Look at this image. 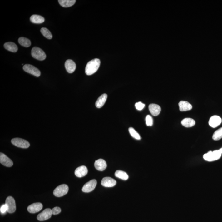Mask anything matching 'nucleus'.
<instances>
[{
	"mask_svg": "<svg viewBox=\"0 0 222 222\" xmlns=\"http://www.w3.org/2000/svg\"><path fill=\"white\" fill-rule=\"evenodd\" d=\"M101 64V61L98 58H95L90 61L87 64L85 68V73L91 75L95 73L98 69Z\"/></svg>",
	"mask_w": 222,
	"mask_h": 222,
	"instance_id": "f257e3e1",
	"label": "nucleus"
},
{
	"mask_svg": "<svg viewBox=\"0 0 222 222\" xmlns=\"http://www.w3.org/2000/svg\"><path fill=\"white\" fill-rule=\"evenodd\" d=\"M221 155L222 153L219 149L213 151H209L204 155L203 158L207 161L212 162L220 159Z\"/></svg>",
	"mask_w": 222,
	"mask_h": 222,
	"instance_id": "f03ea898",
	"label": "nucleus"
},
{
	"mask_svg": "<svg viewBox=\"0 0 222 222\" xmlns=\"http://www.w3.org/2000/svg\"><path fill=\"white\" fill-rule=\"evenodd\" d=\"M32 55L33 58L39 61H43L46 58L45 52L37 47H34L32 49Z\"/></svg>",
	"mask_w": 222,
	"mask_h": 222,
	"instance_id": "7ed1b4c3",
	"label": "nucleus"
},
{
	"mask_svg": "<svg viewBox=\"0 0 222 222\" xmlns=\"http://www.w3.org/2000/svg\"><path fill=\"white\" fill-rule=\"evenodd\" d=\"M69 190L68 186L66 184H62L57 187L54 191L53 193L56 197H61L65 195Z\"/></svg>",
	"mask_w": 222,
	"mask_h": 222,
	"instance_id": "20e7f679",
	"label": "nucleus"
},
{
	"mask_svg": "<svg viewBox=\"0 0 222 222\" xmlns=\"http://www.w3.org/2000/svg\"><path fill=\"white\" fill-rule=\"evenodd\" d=\"M11 143L17 147L27 149L29 147L30 144L27 140L19 138H15L11 140Z\"/></svg>",
	"mask_w": 222,
	"mask_h": 222,
	"instance_id": "39448f33",
	"label": "nucleus"
},
{
	"mask_svg": "<svg viewBox=\"0 0 222 222\" xmlns=\"http://www.w3.org/2000/svg\"><path fill=\"white\" fill-rule=\"evenodd\" d=\"M23 69L25 72L32 74L36 77H39L41 75V71L38 69L30 64H26L23 66Z\"/></svg>",
	"mask_w": 222,
	"mask_h": 222,
	"instance_id": "423d86ee",
	"label": "nucleus"
},
{
	"mask_svg": "<svg viewBox=\"0 0 222 222\" xmlns=\"http://www.w3.org/2000/svg\"><path fill=\"white\" fill-rule=\"evenodd\" d=\"M5 204L7 205L8 207L7 212L9 213H13L16 211V204L13 197L12 196L7 197Z\"/></svg>",
	"mask_w": 222,
	"mask_h": 222,
	"instance_id": "0eeeda50",
	"label": "nucleus"
},
{
	"mask_svg": "<svg viewBox=\"0 0 222 222\" xmlns=\"http://www.w3.org/2000/svg\"><path fill=\"white\" fill-rule=\"evenodd\" d=\"M97 185V181L96 180H92L88 182L83 186L82 190L84 193H89L92 191L96 188Z\"/></svg>",
	"mask_w": 222,
	"mask_h": 222,
	"instance_id": "6e6552de",
	"label": "nucleus"
},
{
	"mask_svg": "<svg viewBox=\"0 0 222 222\" xmlns=\"http://www.w3.org/2000/svg\"><path fill=\"white\" fill-rule=\"evenodd\" d=\"M52 214V210L50 209H46L37 215V219L39 221H44L50 219Z\"/></svg>",
	"mask_w": 222,
	"mask_h": 222,
	"instance_id": "1a4fd4ad",
	"label": "nucleus"
},
{
	"mask_svg": "<svg viewBox=\"0 0 222 222\" xmlns=\"http://www.w3.org/2000/svg\"><path fill=\"white\" fill-rule=\"evenodd\" d=\"M0 163L1 164L7 167H11L13 165V162L8 157L3 154H0Z\"/></svg>",
	"mask_w": 222,
	"mask_h": 222,
	"instance_id": "9d476101",
	"label": "nucleus"
},
{
	"mask_svg": "<svg viewBox=\"0 0 222 222\" xmlns=\"http://www.w3.org/2000/svg\"><path fill=\"white\" fill-rule=\"evenodd\" d=\"M222 123V119L219 116L214 115L210 118L209 124L212 128H215Z\"/></svg>",
	"mask_w": 222,
	"mask_h": 222,
	"instance_id": "9b49d317",
	"label": "nucleus"
},
{
	"mask_svg": "<svg viewBox=\"0 0 222 222\" xmlns=\"http://www.w3.org/2000/svg\"><path fill=\"white\" fill-rule=\"evenodd\" d=\"M43 207L42 204L37 202L31 205L27 208V210L29 213L32 214L36 213L41 211Z\"/></svg>",
	"mask_w": 222,
	"mask_h": 222,
	"instance_id": "f8f14e48",
	"label": "nucleus"
},
{
	"mask_svg": "<svg viewBox=\"0 0 222 222\" xmlns=\"http://www.w3.org/2000/svg\"><path fill=\"white\" fill-rule=\"evenodd\" d=\"M101 184L106 187H112L116 185V182L111 177H106L102 179Z\"/></svg>",
	"mask_w": 222,
	"mask_h": 222,
	"instance_id": "ddd939ff",
	"label": "nucleus"
},
{
	"mask_svg": "<svg viewBox=\"0 0 222 222\" xmlns=\"http://www.w3.org/2000/svg\"><path fill=\"white\" fill-rule=\"evenodd\" d=\"M88 173V169L85 166H80L75 170V174L77 177L81 178L85 176Z\"/></svg>",
	"mask_w": 222,
	"mask_h": 222,
	"instance_id": "4468645a",
	"label": "nucleus"
},
{
	"mask_svg": "<svg viewBox=\"0 0 222 222\" xmlns=\"http://www.w3.org/2000/svg\"><path fill=\"white\" fill-rule=\"evenodd\" d=\"M65 66L66 71L69 73H73L76 69V64L72 60H67L65 62Z\"/></svg>",
	"mask_w": 222,
	"mask_h": 222,
	"instance_id": "2eb2a0df",
	"label": "nucleus"
},
{
	"mask_svg": "<svg viewBox=\"0 0 222 222\" xmlns=\"http://www.w3.org/2000/svg\"><path fill=\"white\" fill-rule=\"evenodd\" d=\"M94 166L98 170L102 171L106 170L107 165L106 161L103 159H99L95 162Z\"/></svg>",
	"mask_w": 222,
	"mask_h": 222,
	"instance_id": "dca6fc26",
	"label": "nucleus"
},
{
	"mask_svg": "<svg viewBox=\"0 0 222 222\" xmlns=\"http://www.w3.org/2000/svg\"><path fill=\"white\" fill-rule=\"evenodd\" d=\"M149 109L150 113L154 116H157L160 113L161 107L160 106L155 104L149 105Z\"/></svg>",
	"mask_w": 222,
	"mask_h": 222,
	"instance_id": "f3484780",
	"label": "nucleus"
},
{
	"mask_svg": "<svg viewBox=\"0 0 222 222\" xmlns=\"http://www.w3.org/2000/svg\"><path fill=\"white\" fill-rule=\"evenodd\" d=\"M179 108L180 111H189L192 109V105L185 101H181L179 103Z\"/></svg>",
	"mask_w": 222,
	"mask_h": 222,
	"instance_id": "a211bd4d",
	"label": "nucleus"
},
{
	"mask_svg": "<svg viewBox=\"0 0 222 222\" xmlns=\"http://www.w3.org/2000/svg\"><path fill=\"white\" fill-rule=\"evenodd\" d=\"M107 98V94L104 93L100 96L96 102V106L98 108H101L106 103Z\"/></svg>",
	"mask_w": 222,
	"mask_h": 222,
	"instance_id": "6ab92c4d",
	"label": "nucleus"
},
{
	"mask_svg": "<svg viewBox=\"0 0 222 222\" xmlns=\"http://www.w3.org/2000/svg\"><path fill=\"white\" fill-rule=\"evenodd\" d=\"M181 124L184 126L186 128H190L193 126L195 124V122L194 119L191 118H185L182 120L181 122Z\"/></svg>",
	"mask_w": 222,
	"mask_h": 222,
	"instance_id": "aec40b11",
	"label": "nucleus"
},
{
	"mask_svg": "<svg viewBox=\"0 0 222 222\" xmlns=\"http://www.w3.org/2000/svg\"><path fill=\"white\" fill-rule=\"evenodd\" d=\"M5 48L9 51L16 52L18 50V47L15 43L12 42H7L4 45Z\"/></svg>",
	"mask_w": 222,
	"mask_h": 222,
	"instance_id": "412c9836",
	"label": "nucleus"
},
{
	"mask_svg": "<svg viewBox=\"0 0 222 222\" xmlns=\"http://www.w3.org/2000/svg\"><path fill=\"white\" fill-rule=\"evenodd\" d=\"M30 20L34 24H40L45 22V18L40 15H34L31 17Z\"/></svg>",
	"mask_w": 222,
	"mask_h": 222,
	"instance_id": "4be33fe9",
	"label": "nucleus"
},
{
	"mask_svg": "<svg viewBox=\"0 0 222 222\" xmlns=\"http://www.w3.org/2000/svg\"><path fill=\"white\" fill-rule=\"evenodd\" d=\"M75 0H59L58 1L60 5L62 7H68L74 5L76 2Z\"/></svg>",
	"mask_w": 222,
	"mask_h": 222,
	"instance_id": "5701e85b",
	"label": "nucleus"
},
{
	"mask_svg": "<svg viewBox=\"0 0 222 222\" xmlns=\"http://www.w3.org/2000/svg\"><path fill=\"white\" fill-rule=\"evenodd\" d=\"M115 176L116 177L121 179L123 180H128L129 176L128 174L126 172H123L121 170H117L115 173Z\"/></svg>",
	"mask_w": 222,
	"mask_h": 222,
	"instance_id": "b1692460",
	"label": "nucleus"
},
{
	"mask_svg": "<svg viewBox=\"0 0 222 222\" xmlns=\"http://www.w3.org/2000/svg\"><path fill=\"white\" fill-rule=\"evenodd\" d=\"M18 42L22 46L25 47H28L31 46V42L28 38L24 37H19L18 40Z\"/></svg>",
	"mask_w": 222,
	"mask_h": 222,
	"instance_id": "393cba45",
	"label": "nucleus"
},
{
	"mask_svg": "<svg viewBox=\"0 0 222 222\" xmlns=\"http://www.w3.org/2000/svg\"><path fill=\"white\" fill-rule=\"evenodd\" d=\"M222 138V127L217 130L214 132L212 138L215 141L221 139Z\"/></svg>",
	"mask_w": 222,
	"mask_h": 222,
	"instance_id": "a878e982",
	"label": "nucleus"
},
{
	"mask_svg": "<svg viewBox=\"0 0 222 222\" xmlns=\"http://www.w3.org/2000/svg\"><path fill=\"white\" fill-rule=\"evenodd\" d=\"M41 32L43 36H45L46 38L48 39H51L52 38V35L50 31L47 28L43 27L41 30Z\"/></svg>",
	"mask_w": 222,
	"mask_h": 222,
	"instance_id": "bb28decb",
	"label": "nucleus"
},
{
	"mask_svg": "<svg viewBox=\"0 0 222 222\" xmlns=\"http://www.w3.org/2000/svg\"><path fill=\"white\" fill-rule=\"evenodd\" d=\"M129 132L131 136H132L133 138L136 139V140H140L141 139V137H140V135L139 134L138 132H137L132 127H130L128 129Z\"/></svg>",
	"mask_w": 222,
	"mask_h": 222,
	"instance_id": "cd10ccee",
	"label": "nucleus"
},
{
	"mask_svg": "<svg viewBox=\"0 0 222 222\" xmlns=\"http://www.w3.org/2000/svg\"><path fill=\"white\" fill-rule=\"evenodd\" d=\"M146 125L149 126H151L153 125V119L150 115H148L146 117Z\"/></svg>",
	"mask_w": 222,
	"mask_h": 222,
	"instance_id": "c85d7f7f",
	"label": "nucleus"
},
{
	"mask_svg": "<svg viewBox=\"0 0 222 222\" xmlns=\"http://www.w3.org/2000/svg\"><path fill=\"white\" fill-rule=\"evenodd\" d=\"M135 106H136V108L137 110L141 111V110H142L145 107V105L142 103V102H139L136 103V104H135Z\"/></svg>",
	"mask_w": 222,
	"mask_h": 222,
	"instance_id": "c756f323",
	"label": "nucleus"
},
{
	"mask_svg": "<svg viewBox=\"0 0 222 222\" xmlns=\"http://www.w3.org/2000/svg\"><path fill=\"white\" fill-rule=\"evenodd\" d=\"M61 211H62V210H61L60 208L57 207V206L54 207L52 210V214L53 215H57V214H59Z\"/></svg>",
	"mask_w": 222,
	"mask_h": 222,
	"instance_id": "7c9ffc66",
	"label": "nucleus"
},
{
	"mask_svg": "<svg viewBox=\"0 0 222 222\" xmlns=\"http://www.w3.org/2000/svg\"><path fill=\"white\" fill-rule=\"evenodd\" d=\"M7 210H8V207H7V205L6 204L2 205L1 207V208H0V211H1V213L2 214L6 213L7 211Z\"/></svg>",
	"mask_w": 222,
	"mask_h": 222,
	"instance_id": "2f4dec72",
	"label": "nucleus"
},
{
	"mask_svg": "<svg viewBox=\"0 0 222 222\" xmlns=\"http://www.w3.org/2000/svg\"><path fill=\"white\" fill-rule=\"evenodd\" d=\"M219 150H220V151L221 152V153H222V147L221 148V149H219Z\"/></svg>",
	"mask_w": 222,
	"mask_h": 222,
	"instance_id": "473e14b6",
	"label": "nucleus"
}]
</instances>
